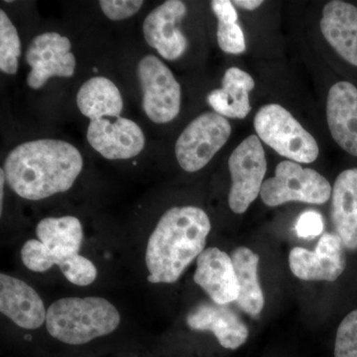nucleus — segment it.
<instances>
[{
    "label": "nucleus",
    "mask_w": 357,
    "mask_h": 357,
    "mask_svg": "<svg viewBox=\"0 0 357 357\" xmlns=\"http://www.w3.org/2000/svg\"><path fill=\"white\" fill-rule=\"evenodd\" d=\"M211 229L210 218L197 206H175L160 218L148 241L150 283H175L204 250Z\"/></svg>",
    "instance_id": "nucleus-2"
},
{
    "label": "nucleus",
    "mask_w": 357,
    "mask_h": 357,
    "mask_svg": "<svg viewBox=\"0 0 357 357\" xmlns=\"http://www.w3.org/2000/svg\"><path fill=\"white\" fill-rule=\"evenodd\" d=\"M332 218L344 248L357 250V168L337 176L332 192Z\"/></svg>",
    "instance_id": "nucleus-19"
},
{
    "label": "nucleus",
    "mask_w": 357,
    "mask_h": 357,
    "mask_svg": "<svg viewBox=\"0 0 357 357\" xmlns=\"http://www.w3.org/2000/svg\"><path fill=\"white\" fill-rule=\"evenodd\" d=\"M121 324L116 307L100 297L63 298L47 310L46 328L64 344L81 345L114 333Z\"/></svg>",
    "instance_id": "nucleus-3"
},
{
    "label": "nucleus",
    "mask_w": 357,
    "mask_h": 357,
    "mask_svg": "<svg viewBox=\"0 0 357 357\" xmlns=\"http://www.w3.org/2000/svg\"><path fill=\"white\" fill-rule=\"evenodd\" d=\"M143 91V109L150 121L167 123L181 110V86L171 70L159 58L147 55L137 68Z\"/></svg>",
    "instance_id": "nucleus-9"
},
{
    "label": "nucleus",
    "mask_w": 357,
    "mask_h": 357,
    "mask_svg": "<svg viewBox=\"0 0 357 357\" xmlns=\"http://www.w3.org/2000/svg\"><path fill=\"white\" fill-rule=\"evenodd\" d=\"M231 126L217 112H204L188 124L176 142L178 165L187 172H198L210 163L229 139Z\"/></svg>",
    "instance_id": "nucleus-7"
},
{
    "label": "nucleus",
    "mask_w": 357,
    "mask_h": 357,
    "mask_svg": "<svg viewBox=\"0 0 357 357\" xmlns=\"http://www.w3.org/2000/svg\"><path fill=\"white\" fill-rule=\"evenodd\" d=\"M21 55V42L15 26L3 10L0 11V70L15 75L18 58Z\"/></svg>",
    "instance_id": "nucleus-24"
},
{
    "label": "nucleus",
    "mask_w": 357,
    "mask_h": 357,
    "mask_svg": "<svg viewBox=\"0 0 357 357\" xmlns=\"http://www.w3.org/2000/svg\"><path fill=\"white\" fill-rule=\"evenodd\" d=\"M326 119L333 140L347 153L357 156V89L338 82L328 91Z\"/></svg>",
    "instance_id": "nucleus-17"
},
{
    "label": "nucleus",
    "mask_w": 357,
    "mask_h": 357,
    "mask_svg": "<svg viewBox=\"0 0 357 357\" xmlns=\"http://www.w3.org/2000/svg\"><path fill=\"white\" fill-rule=\"evenodd\" d=\"M67 280L77 286H88L93 283L98 276V270L91 260L84 256H77L68 266L61 270Z\"/></svg>",
    "instance_id": "nucleus-26"
},
{
    "label": "nucleus",
    "mask_w": 357,
    "mask_h": 357,
    "mask_svg": "<svg viewBox=\"0 0 357 357\" xmlns=\"http://www.w3.org/2000/svg\"><path fill=\"white\" fill-rule=\"evenodd\" d=\"M337 234H324L314 251L295 248L289 255L291 271L304 281L337 280L347 267V256Z\"/></svg>",
    "instance_id": "nucleus-11"
},
{
    "label": "nucleus",
    "mask_w": 357,
    "mask_h": 357,
    "mask_svg": "<svg viewBox=\"0 0 357 357\" xmlns=\"http://www.w3.org/2000/svg\"><path fill=\"white\" fill-rule=\"evenodd\" d=\"M83 166V157L74 145L39 139L14 148L4 162V172L18 196L40 201L70 190Z\"/></svg>",
    "instance_id": "nucleus-1"
},
{
    "label": "nucleus",
    "mask_w": 357,
    "mask_h": 357,
    "mask_svg": "<svg viewBox=\"0 0 357 357\" xmlns=\"http://www.w3.org/2000/svg\"><path fill=\"white\" fill-rule=\"evenodd\" d=\"M222 84V89L208 93V105L225 119H245L251 110L249 93L255 86L253 77L239 68L232 67L225 73Z\"/></svg>",
    "instance_id": "nucleus-20"
},
{
    "label": "nucleus",
    "mask_w": 357,
    "mask_h": 357,
    "mask_svg": "<svg viewBox=\"0 0 357 357\" xmlns=\"http://www.w3.org/2000/svg\"><path fill=\"white\" fill-rule=\"evenodd\" d=\"M229 168L232 181L229 208L234 213L241 215L261 192L267 171L264 148L257 135L248 136L232 151Z\"/></svg>",
    "instance_id": "nucleus-8"
},
{
    "label": "nucleus",
    "mask_w": 357,
    "mask_h": 357,
    "mask_svg": "<svg viewBox=\"0 0 357 357\" xmlns=\"http://www.w3.org/2000/svg\"><path fill=\"white\" fill-rule=\"evenodd\" d=\"M38 241H26L21 249L23 264L33 272L48 271L54 265L64 269L79 255L84 232L79 218H47L37 225Z\"/></svg>",
    "instance_id": "nucleus-4"
},
{
    "label": "nucleus",
    "mask_w": 357,
    "mask_h": 357,
    "mask_svg": "<svg viewBox=\"0 0 357 357\" xmlns=\"http://www.w3.org/2000/svg\"><path fill=\"white\" fill-rule=\"evenodd\" d=\"M6 172H4V169H1L0 170V206H1V213H2V206H3V189H4V182H6Z\"/></svg>",
    "instance_id": "nucleus-30"
},
{
    "label": "nucleus",
    "mask_w": 357,
    "mask_h": 357,
    "mask_svg": "<svg viewBox=\"0 0 357 357\" xmlns=\"http://www.w3.org/2000/svg\"><path fill=\"white\" fill-rule=\"evenodd\" d=\"M231 259L239 287L237 306L249 316H258L265 303L258 279L259 256L245 246H239L232 251Z\"/></svg>",
    "instance_id": "nucleus-22"
},
{
    "label": "nucleus",
    "mask_w": 357,
    "mask_h": 357,
    "mask_svg": "<svg viewBox=\"0 0 357 357\" xmlns=\"http://www.w3.org/2000/svg\"><path fill=\"white\" fill-rule=\"evenodd\" d=\"M79 112L91 121L116 119L123 109V100L119 88L109 79L95 77L79 88L77 95Z\"/></svg>",
    "instance_id": "nucleus-21"
},
{
    "label": "nucleus",
    "mask_w": 357,
    "mask_h": 357,
    "mask_svg": "<svg viewBox=\"0 0 357 357\" xmlns=\"http://www.w3.org/2000/svg\"><path fill=\"white\" fill-rule=\"evenodd\" d=\"M335 357H357V310L349 312L338 326Z\"/></svg>",
    "instance_id": "nucleus-25"
},
{
    "label": "nucleus",
    "mask_w": 357,
    "mask_h": 357,
    "mask_svg": "<svg viewBox=\"0 0 357 357\" xmlns=\"http://www.w3.org/2000/svg\"><path fill=\"white\" fill-rule=\"evenodd\" d=\"M218 18V43L223 52L229 54L243 53L246 49L245 38L237 23L238 14L229 0H213L211 3Z\"/></svg>",
    "instance_id": "nucleus-23"
},
{
    "label": "nucleus",
    "mask_w": 357,
    "mask_h": 357,
    "mask_svg": "<svg viewBox=\"0 0 357 357\" xmlns=\"http://www.w3.org/2000/svg\"><path fill=\"white\" fill-rule=\"evenodd\" d=\"M258 137L281 156L296 163L310 164L319 154L318 143L285 107L267 105L255 117Z\"/></svg>",
    "instance_id": "nucleus-5"
},
{
    "label": "nucleus",
    "mask_w": 357,
    "mask_h": 357,
    "mask_svg": "<svg viewBox=\"0 0 357 357\" xmlns=\"http://www.w3.org/2000/svg\"><path fill=\"white\" fill-rule=\"evenodd\" d=\"M262 3L261 0H236V1H234V4L245 9V10H255L258 7L261 6Z\"/></svg>",
    "instance_id": "nucleus-29"
},
{
    "label": "nucleus",
    "mask_w": 357,
    "mask_h": 357,
    "mask_svg": "<svg viewBox=\"0 0 357 357\" xmlns=\"http://www.w3.org/2000/svg\"><path fill=\"white\" fill-rule=\"evenodd\" d=\"M86 138L96 152L109 160L133 158L145 146L142 129L136 122L121 116L91 121Z\"/></svg>",
    "instance_id": "nucleus-12"
},
{
    "label": "nucleus",
    "mask_w": 357,
    "mask_h": 357,
    "mask_svg": "<svg viewBox=\"0 0 357 357\" xmlns=\"http://www.w3.org/2000/svg\"><path fill=\"white\" fill-rule=\"evenodd\" d=\"M0 311L15 325L36 330L46 323L47 311L38 293L24 281L0 275Z\"/></svg>",
    "instance_id": "nucleus-16"
},
{
    "label": "nucleus",
    "mask_w": 357,
    "mask_h": 357,
    "mask_svg": "<svg viewBox=\"0 0 357 357\" xmlns=\"http://www.w3.org/2000/svg\"><path fill=\"white\" fill-rule=\"evenodd\" d=\"M194 281L217 304L229 305L238 298L239 287L231 256L217 248L204 249L197 258Z\"/></svg>",
    "instance_id": "nucleus-14"
},
{
    "label": "nucleus",
    "mask_w": 357,
    "mask_h": 357,
    "mask_svg": "<svg viewBox=\"0 0 357 357\" xmlns=\"http://www.w3.org/2000/svg\"><path fill=\"white\" fill-rule=\"evenodd\" d=\"M332 192L330 183L321 174L286 160L277 165L275 177L264 181L260 196L263 203L273 208L289 202L324 204Z\"/></svg>",
    "instance_id": "nucleus-6"
},
{
    "label": "nucleus",
    "mask_w": 357,
    "mask_h": 357,
    "mask_svg": "<svg viewBox=\"0 0 357 357\" xmlns=\"http://www.w3.org/2000/svg\"><path fill=\"white\" fill-rule=\"evenodd\" d=\"M185 14L184 2L168 0L148 14L143 23L147 44L166 60H177L187 50L188 40L177 26Z\"/></svg>",
    "instance_id": "nucleus-13"
},
{
    "label": "nucleus",
    "mask_w": 357,
    "mask_h": 357,
    "mask_svg": "<svg viewBox=\"0 0 357 357\" xmlns=\"http://www.w3.org/2000/svg\"><path fill=\"white\" fill-rule=\"evenodd\" d=\"M296 231L302 238L312 239L321 236L324 231V218L321 213L314 211L303 213L296 223Z\"/></svg>",
    "instance_id": "nucleus-28"
},
{
    "label": "nucleus",
    "mask_w": 357,
    "mask_h": 357,
    "mask_svg": "<svg viewBox=\"0 0 357 357\" xmlns=\"http://www.w3.org/2000/svg\"><path fill=\"white\" fill-rule=\"evenodd\" d=\"M69 38L55 32L35 37L26 51V62L31 67L27 84L39 89L54 77H70L76 70L77 61L70 52Z\"/></svg>",
    "instance_id": "nucleus-10"
},
{
    "label": "nucleus",
    "mask_w": 357,
    "mask_h": 357,
    "mask_svg": "<svg viewBox=\"0 0 357 357\" xmlns=\"http://www.w3.org/2000/svg\"><path fill=\"white\" fill-rule=\"evenodd\" d=\"M319 26L333 50L357 67V7L340 0L328 2Z\"/></svg>",
    "instance_id": "nucleus-18"
},
{
    "label": "nucleus",
    "mask_w": 357,
    "mask_h": 357,
    "mask_svg": "<svg viewBox=\"0 0 357 357\" xmlns=\"http://www.w3.org/2000/svg\"><path fill=\"white\" fill-rule=\"evenodd\" d=\"M143 3L144 2L141 0H102L100 6L109 20L119 21L137 13Z\"/></svg>",
    "instance_id": "nucleus-27"
},
{
    "label": "nucleus",
    "mask_w": 357,
    "mask_h": 357,
    "mask_svg": "<svg viewBox=\"0 0 357 357\" xmlns=\"http://www.w3.org/2000/svg\"><path fill=\"white\" fill-rule=\"evenodd\" d=\"M187 325L194 331L211 332L222 347L238 349L248 340V326L227 305L203 302L197 305L187 316Z\"/></svg>",
    "instance_id": "nucleus-15"
}]
</instances>
